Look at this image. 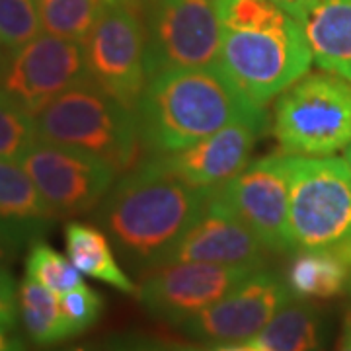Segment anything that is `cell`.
<instances>
[{
    "instance_id": "1",
    "label": "cell",
    "mask_w": 351,
    "mask_h": 351,
    "mask_svg": "<svg viewBox=\"0 0 351 351\" xmlns=\"http://www.w3.org/2000/svg\"><path fill=\"white\" fill-rule=\"evenodd\" d=\"M213 189L189 186L145 160L108 191L98 223L123 262L147 274L168 262Z\"/></svg>"
},
{
    "instance_id": "2",
    "label": "cell",
    "mask_w": 351,
    "mask_h": 351,
    "mask_svg": "<svg viewBox=\"0 0 351 351\" xmlns=\"http://www.w3.org/2000/svg\"><path fill=\"white\" fill-rule=\"evenodd\" d=\"M141 145L151 154L186 149L232 123H267L250 101L213 66L164 71L151 76L135 110Z\"/></svg>"
},
{
    "instance_id": "3",
    "label": "cell",
    "mask_w": 351,
    "mask_h": 351,
    "mask_svg": "<svg viewBox=\"0 0 351 351\" xmlns=\"http://www.w3.org/2000/svg\"><path fill=\"white\" fill-rule=\"evenodd\" d=\"M285 156L295 252H330L351 269V166L332 154Z\"/></svg>"
},
{
    "instance_id": "4",
    "label": "cell",
    "mask_w": 351,
    "mask_h": 351,
    "mask_svg": "<svg viewBox=\"0 0 351 351\" xmlns=\"http://www.w3.org/2000/svg\"><path fill=\"white\" fill-rule=\"evenodd\" d=\"M38 137L94 152L117 172L137 166L141 152L137 115L108 92L84 80L51 100L36 115Z\"/></svg>"
},
{
    "instance_id": "5",
    "label": "cell",
    "mask_w": 351,
    "mask_h": 351,
    "mask_svg": "<svg viewBox=\"0 0 351 351\" xmlns=\"http://www.w3.org/2000/svg\"><path fill=\"white\" fill-rule=\"evenodd\" d=\"M314 57L299 20L223 29L217 66L256 106H265L308 73Z\"/></svg>"
},
{
    "instance_id": "6",
    "label": "cell",
    "mask_w": 351,
    "mask_h": 351,
    "mask_svg": "<svg viewBox=\"0 0 351 351\" xmlns=\"http://www.w3.org/2000/svg\"><path fill=\"white\" fill-rule=\"evenodd\" d=\"M274 137L287 154L330 156L351 145V82L332 73H306L279 94Z\"/></svg>"
},
{
    "instance_id": "7",
    "label": "cell",
    "mask_w": 351,
    "mask_h": 351,
    "mask_svg": "<svg viewBox=\"0 0 351 351\" xmlns=\"http://www.w3.org/2000/svg\"><path fill=\"white\" fill-rule=\"evenodd\" d=\"M223 24L217 0H151L145 66L149 78L164 71L213 66Z\"/></svg>"
},
{
    "instance_id": "8",
    "label": "cell",
    "mask_w": 351,
    "mask_h": 351,
    "mask_svg": "<svg viewBox=\"0 0 351 351\" xmlns=\"http://www.w3.org/2000/svg\"><path fill=\"white\" fill-rule=\"evenodd\" d=\"M18 162L34 180L57 219L88 213L98 207L117 174L112 164L94 152L41 138Z\"/></svg>"
},
{
    "instance_id": "9",
    "label": "cell",
    "mask_w": 351,
    "mask_h": 351,
    "mask_svg": "<svg viewBox=\"0 0 351 351\" xmlns=\"http://www.w3.org/2000/svg\"><path fill=\"white\" fill-rule=\"evenodd\" d=\"M84 80H90L84 43L51 34L10 49L0 64V90L32 115Z\"/></svg>"
},
{
    "instance_id": "10",
    "label": "cell",
    "mask_w": 351,
    "mask_h": 351,
    "mask_svg": "<svg viewBox=\"0 0 351 351\" xmlns=\"http://www.w3.org/2000/svg\"><path fill=\"white\" fill-rule=\"evenodd\" d=\"M260 267L207 262H172L145 274L137 287L141 306L152 318L182 326L221 301Z\"/></svg>"
},
{
    "instance_id": "11",
    "label": "cell",
    "mask_w": 351,
    "mask_h": 351,
    "mask_svg": "<svg viewBox=\"0 0 351 351\" xmlns=\"http://www.w3.org/2000/svg\"><path fill=\"white\" fill-rule=\"evenodd\" d=\"M145 51L147 36L137 14L129 2L112 4L84 41L88 78L135 112L149 78Z\"/></svg>"
},
{
    "instance_id": "12",
    "label": "cell",
    "mask_w": 351,
    "mask_h": 351,
    "mask_svg": "<svg viewBox=\"0 0 351 351\" xmlns=\"http://www.w3.org/2000/svg\"><path fill=\"white\" fill-rule=\"evenodd\" d=\"M219 197L267 252H295L289 225V172L285 152H276L246 168L217 188Z\"/></svg>"
},
{
    "instance_id": "13",
    "label": "cell",
    "mask_w": 351,
    "mask_h": 351,
    "mask_svg": "<svg viewBox=\"0 0 351 351\" xmlns=\"http://www.w3.org/2000/svg\"><path fill=\"white\" fill-rule=\"evenodd\" d=\"M291 299L293 293L289 291L285 277L258 269L221 301L195 314L180 328L186 336L201 341H248Z\"/></svg>"
},
{
    "instance_id": "14",
    "label": "cell",
    "mask_w": 351,
    "mask_h": 351,
    "mask_svg": "<svg viewBox=\"0 0 351 351\" xmlns=\"http://www.w3.org/2000/svg\"><path fill=\"white\" fill-rule=\"evenodd\" d=\"M267 123H232L186 149L151 154L147 160L195 188H219L242 172Z\"/></svg>"
},
{
    "instance_id": "15",
    "label": "cell",
    "mask_w": 351,
    "mask_h": 351,
    "mask_svg": "<svg viewBox=\"0 0 351 351\" xmlns=\"http://www.w3.org/2000/svg\"><path fill=\"white\" fill-rule=\"evenodd\" d=\"M267 248L226 203L211 191L207 205L178 242L168 262H207L262 267Z\"/></svg>"
},
{
    "instance_id": "16",
    "label": "cell",
    "mask_w": 351,
    "mask_h": 351,
    "mask_svg": "<svg viewBox=\"0 0 351 351\" xmlns=\"http://www.w3.org/2000/svg\"><path fill=\"white\" fill-rule=\"evenodd\" d=\"M301 25L314 63L351 82V0H318Z\"/></svg>"
},
{
    "instance_id": "17",
    "label": "cell",
    "mask_w": 351,
    "mask_h": 351,
    "mask_svg": "<svg viewBox=\"0 0 351 351\" xmlns=\"http://www.w3.org/2000/svg\"><path fill=\"white\" fill-rule=\"evenodd\" d=\"M57 215L41 197L34 180L18 160L0 158V221L10 225L27 242L41 237L55 223Z\"/></svg>"
},
{
    "instance_id": "18",
    "label": "cell",
    "mask_w": 351,
    "mask_h": 351,
    "mask_svg": "<svg viewBox=\"0 0 351 351\" xmlns=\"http://www.w3.org/2000/svg\"><path fill=\"white\" fill-rule=\"evenodd\" d=\"M324 339L322 313L293 297L248 343L263 351H324Z\"/></svg>"
},
{
    "instance_id": "19",
    "label": "cell",
    "mask_w": 351,
    "mask_h": 351,
    "mask_svg": "<svg viewBox=\"0 0 351 351\" xmlns=\"http://www.w3.org/2000/svg\"><path fill=\"white\" fill-rule=\"evenodd\" d=\"M64 244L71 262L82 276L104 281L121 293H137V285L115 260L108 234L101 228L71 221L64 226Z\"/></svg>"
},
{
    "instance_id": "20",
    "label": "cell",
    "mask_w": 351,
    "mask_h": 351,
    "mask_svg": "<svg viewBox=\"0 0 351 351\" xmlns=\"http://www.w3.org/2000/svg\"><path fill=\"white\" fill-rule=\"evenodd\" d=\"M351 269L330 252L297 250L285 271V283L297 299L328 301L348 293Z\"/></svg>"
},
{
    "instance_id": "21",
    "label": "cell",
    "mask_w": 351,
    "mask_h": 351,
    "mask_svg": "<svg viewBox=\"0 0 351 351\" xmlns=\"http://www.w3.org/2000/svg\"><path fill=\"white\" fill-rule=\"evenodd\" d=\"M20 320L36 346H55L75 338L61 311L57 293L25 276L18 287Z\"/></svg>"
},
{
    "instance_id": "22",
    "label": "cell",
    "mask_w": 351,
    "mask_h": 351,
    "mask_svg": "<svg viewBox=\"0 0 351 351\" xmlns=\"http://www.w3.org/2000/svg\"><path fill=\"white\" fill-rule=\"evenodd\" d=\"M108 4L104 0H38L41 29L84 43Z\"/></svg>"
},
{
    "instance_id": "23",
    "label": "cell",
    "mask_w": 351,
    "mask_h": 351,
    "mask_svg": "<svg viewBox=\"0 0 351 351\" xmlns=\"http://www.w3.org/2000/svg\"><path fill=\"white\" fill-rule=\"evenodd\" d=\"M25 276L57 295L84 285L82 274L76 269L71 258H64L63 254H59L43 240L32 242V248L25 258Z\"/></svg>"
},
{
    "instance_id": "24",
    "label": "cell",
    "mask_w": 351,
    "mask_h": 351,
    "mask_svg": "<svg viewBox=\"0 0 351 351\" xmlns=\"http://www.w3.org/2000/svg\"><path fill=\"white\" fill-rule=\"evenodd\" d=\"M38 138L36 115L0 90V158L20 160Z\"/></svg>"
},
{
    "instance_id": "25",
    "label": "cell",
    "mask_w": 351,
    "mask_h": 351,
    "mask_svg": "<svg viewBox=\"0 0 351 351\" xmlns=\"http://www.w3.org/2000/svg\"><path fill=\"white\" fill-rule=\"evenodd\" d=\"M41 32L38 0H0V47L16 49Z\"/></svg>"
},
{
    "instance_id": "26",
    "label": "cell",
    "mask_w": 351,
    "mask_h": 351,
    "mask_svg": "<svg viewBox=\"0 0 351 351\" xmlns=\"http://www.w3.org/2000/svg\"><path fill=\"white\" fill-rule=\"evenodd\" d=\"M59 302L73 336H80L90 330L104 313V297L98 291L88 287L86 283L59 295Z\"/></svg>"
},
{
    "instance_id": "27",
    "label": "cell",
    "mask_w": 351,
    "mask_h": 351,
    "mask_svg": "<svg viewBox=\"0 0 351 351\" xmlns=\"http://www.w3.org/2000/svg\"><path fill=\"white\" fill-rule=\"evenodd\" d=\"M18 283L8 267H0V324L18 326L20 304H18Z\"/></svg>"
},
{
    "instance_id": "28",
    "label": "cell",
    "mask_w": 351,
    "mask_h": 351,
    "mask_svg": "<svg viewBox=\"0 0 351 351\" xmlns=\"http://www.w3.org/2000/svg\"><path fill=\"white\" fill-rule=\"evenodd\" d=\"M25 242L27 240L20 232H16L12 226L0 221V267H8V263L18 256Z\"/></svg>"
},
{
    "instance_id": "29",
    "label": "cell",
    "mask_w": 351,
    "mask_h": 351,
    "mask_svg": "<svg viewBox=\"0 0 351 351\" xmlns=\"http://www.w3.org/2000/svg\"><path fill=\"white\" fill-rule=\"evenodd\" d=\"M112 351H178L174 343H162L158 339L149 338H135V336H127V338L115 339L112 343Z\"/></svg>"
},
{
    "instance_id": "30",
    "label": "cell",
    "mask_w": 351,
    "mask_h": 351,
    "mask_svg": "<svg viewBox=\"0 0 351 351\" xmlns=\"http://www.w3.org/2000/svg\"><path fill=\"white\" fill-rule=\"evenodd\" d=\"M271 2H276L277 6L283 8L289 16H293L295 20L301 22L318 0H271Z\"/></svg>"
},
{
    "instance_id": "31",
    "label": "cell",
    "mask_w": 351,
    "mask_h": 351,
    "mask_svg": "<svg viewBox=\"0 0 351 351\" xmlns=\"http://www.w3.org/2000/svg\"><path fill=\"white\" fill-rule=\"evenodd\" d=\"M0 351H25L24 339L16 334V328L0 324Z\"/></svg>"
},
{
    "instance_id": "32",
    "label": "cell",
    "mask_w": 351,
    "mask_h": 351,
    "mask_svg": "<svg viewBox=\"0 0 351 351\" xmlns=\"http://www.w3.org/2000/svg\"><path fill=\"white\" fill-rule=\"evenodd\" d=\"M336 351H351V322L343 320V330L338 341V350Z\"/></svg>"
},
{
    "instance_id": "33",
    "label": "cell",
    "mask_w": 351,
    "mask_h": 351,
    "mask_svg": "<svg viewBox=\"0 0 351 351\" xmlns=\"http://www.w3.org/2000/svg\"><path fill=\"white\" fill-rule=\"evenodd\" d=\"M346 322H351V281L348 287V313H346Z\"/></svg>"
},
{
    "instance_id": "34",
    "label": "cell",
    "mask_w": 351,
    "mask_h": 351,
    "mask_svg": "<svg viewBox=\"0 0 351 351\" xmlns=\"http://www.w3.org/2000/svg\"><path fill=\"white\" fill-rule=\"evenodd\" d=\"M174 346L178 351H197L195 350V346H180V343H174Z\"/></svg>"
},
{
    "instance_id": "35",
    "label": "cell",
    "mask_w": 351,
    "mask_h": 351,
    "mask_svg": "<svg viewBox=\"0 0 351 351\" xmlns=\"http://www.w3.org/2000/svg\"><path fill=\"white\" fill-rule=\"evenodd\" d=\"M108 6H112V4H123V2H129V0H104Z\"/></svg>"
},
{
    "instance_id": "36",
    "label": "cell",
    "mask_w": 351,
    "mask_h": 351,
    "mask_svg": "<svg viewBox=\"0 0 351 351\" xmlns=\"http://www.w3.org/2000/svg\"><path fill=\"white\" fill-rule=\"evenodd\" d=\"M343 158H346V160H348V164L351 166V145L348 147V149H346V154H343Z\"/></svg>"
},
{
    "instance_id": "37",
    "label": "cell",
    "mask_w": 351,
    "mask_h": 351,
    "mask_svg": "<svg viewBox=\"0 0 351 351\" xmlns=\"http://www.w3.org/2000/svg\"><path fill=\"white\" fill-rule=\"evenodd\" d=\"M63 351H92V350H86V348H73V350H63Z\"/></svg>"
},
{
    "instance_id": "38",
    "label": "cell",
    "mask_w": 351,
    "mask_h": 351,
    "mask_svg": "<svg viewBox=\"0 0 351 351\" xmlns=\"http://www.w3.org/2000/svg\"><path fill=\"white\" fill-rule=\"evenodd\" d=\"M2 59H4V57H2V53H0V64H2Z\"/></svg>"
}]
</instances>
